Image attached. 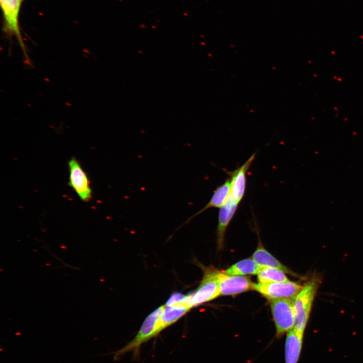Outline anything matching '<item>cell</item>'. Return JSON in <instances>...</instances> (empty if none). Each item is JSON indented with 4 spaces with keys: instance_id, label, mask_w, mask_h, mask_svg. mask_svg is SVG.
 Here are the masks:
<instances>
[{
    "instance_id": "obj_1",
    "label": "cell",
    "mask_w": 363,
    "mask_h": 363,
    "mask_svg": "<svg viewBox=\"0 0 363 363\" xmlns=\"http://www.w3.org/2000/svg\"><path fill=\"white\" fill-rule=\"evenodd\" d=\"M164 306L159 307L147 316L133 339L115 352L113 355L114 360L118 359L128 353H132L134 356L137 357L143 344L157 336L164 330L161 322Z\"/></svg>"
},
{
    "instance_id": "obj_2",
    "label": "cell",
    "mask_w": 363,
    "mask_h": 363,
    "mask_svg": "<svg viewBox=\"0 0 363 363\" xmlns=\"http://www.w3.org/2000/svg\"><path fill=\"white\" fill-rule=\"evenodd\" d=\"M319 286V281L313 278L308 281L294 298L293 310L294 314V330L301 338L304 337L312 306Z\"/></svg>"
},
{
    "instance_id": "obj_3",
    "label": "cell",
    "mask_w": 363,
    "mask_h": 363,
    "mask_svg": "<svg viewBox=\"0 0 363 363\" xmlns=\"http://www.w3.org/2000/svg\"><path fill=\"white\" fill-rule=\"evenodd\" d=\"M293 300L282 298L270 300V309L276 329V337L278 338L294 329Z\"/></svg>"
},
{
    "instance_id": "obj_4",
    "label": "cell",
    "mask_w": 363,
    "mask_h": 363,
    "mask_svg": "<svg viewBox=\"0 0 363 363\" xmlns=\"http://www.w3.org/2000/svg\"><path fill=\"white\" fill-rule=\"evenodd\" d=\"M202 268L204 275L199 285L195 291L188 294V303L191 308L213 300L221 295L215 277L216 270L204 266Z\"/></svg>"
},
{
    "instance_id": "obj_5",
    "label": "cell",
    "mask_w": 363,
    "mask_h": 363,
    "mask_svg": "<svg viewBox=\"0 0 363 363\" xmlns=\"http://www.w3.org/2000/svg\"><path fill=\"white\" fill-rule=\"evenodd\" d=\"M5 19V31L10 35L15 36L21 47L24 60L28 65L30 60L21 34L18 16L21 2L18 0H0Z\"/></svg>"
},
{
    "instance_id": "obj_6",
    "label": "cell",
    "mask_w": 363,
    "mask_h": 363,
    "mask_svg": "<svg viewBox=\"0 0 363 363\" xmlns=\"http://www.w3.org/2000/svg\"><path fill=\"white\" fill-rule=\"evenodd\" d=\"M244 195L230 190V193L224 204L219 209L216 229L217 243L219 250L222 249L225 234L233 218Z\"/></svg>"
},
{
    "instance_id": "obj_7",
    "label": "cell",
    "mask_w": 363,
    "mask_h": 363,
    "mask_svg": "<svg viewBox=\"0 0 363 363\" xmlns=\"http://www.w3.org/2000/svg\"><path fill=\"white\" fill-rule=\"evenodd\" d=\"M300 284L288 280L268 283H254V290L270 300L294 299L302 288Z\"/></svg>"
},
{
    "instance_id": "obj_8",
    "label": "cell",
    "mask_w": 363,
    "mask_h": 363,
    "mask_svg": "<svg viewBox=\"0 0 363 363\" xmlns=\"http://www.w3.org/2000/svg\"><path fill=\"white\" fill-rule=\"evenodd\" d=\"M69 186L83 202H89L92 197V190L89 177L80 163L75 157L68 161Z\"/></svg>"
},
{
    "instance_id": "obj_9",
    "label": "cell",
    "mask_w": 363,
    "mask_h": 363,
    "mask_svg": "<svg viewBox=\"0 0 363 363\" xmlns=\"http://www.w3.org/2000/svg\"><path fill=\"white\" fill-rule=\"evenodd\" d=\"M215 277L222 295H234L254 289V283L244 276L229 275L216 270Z\"/></svg>"
},
{
    "instance_id": "obj_10",
    "label": "cell",
    "mask_w": 363,
    "mask_h": 363,
    "mask_svg": "<svg viewBox=\"0 0 363 363\" xmlns=\"http://www.w3.org/2000/svg\"><path fill=\"white\" fill-rule=\"evenodd\" d=\"M230 190V179L228 176L225 182L217 187L207 204L198 212L194 213L188 219L185 223L189 222L197 216L207 210L212 208H220L225 203L229 196Z\"/></svg>"
},
{
    "instance_id": "obj_11",
    "label": "cell",
    "mask_w": 363,
    "mask_h": 363,
    "mask_svg": "<svg viewBox=\"0 0 363 363\" xmlns=\"http://www.w3.org/2000/svg\"><path fill=\"white\" fill-rule=\"evenodd\" d=\"M303 338L292 329L286 334L284 353L285 363H297L302 346Z\"/></svg>"
},
{
    "instance_id": "obj_12",
    "label": "cell",
    "mask_w": 363,
    "mask_h": 363,
    "mask_svg": "<svg viewBox=\"0 0 363 363\" xmlns=\"http://www.w3.org/2000/svg\"><path fill=\"white\" fill-rule=\"evenodd\" d=\"M252 258L261 267H270L279 269L285 273L295 275L286 266L283 265L271 254L267 251L261 244L253 253Z\"/></svg>"
},
{
    "instance_id": "obj_13",
    "label": "cell",
    "mask_w": 363,
    "mask_h": 363,
    "mask_svg": "<svg viewBox=\"0 0 363 363\" xmlns=\"http://www.w3.org/2000/svg\"><path fill=\"white\" fill-rule=\"evenodd\" d=\"M161 316V322L163 329L176 323L192 309L186 302L167 306L164 305Z\"/></svg>"
},
{
    "instance_id": "obj_14",
    "label": "cell",
    "mask_w": 363,
    "mask_h": 363,
    "mask_svg": "<svg viewBox=\"0 0 363 363\" xmlns=\"http://www.w3.org/2000/svg\"><path fill=\"white\" fill-rule=\"evenodd\" d=\"M261 268L252 258H247L236 262L222 271L229 275L244 276L257 274Z\"/></svg>"
},
{
    "instance_id": "obj_15",
    "label": "cell",
    "mask_w": 363,
    "mask_h": 363,
    "mask_svg": "<svg viewBox=\"0 0 363 363\" xmlns=\"http://www.w3.org/2000/svg\"><path fill=\"white\" fill-rule=\"evenodd\" d=\"M259 283H268L289 280L283 271L270 267H261L257 274Z\"/></svg>"
},
{
    "instance_id": "obj_16",
    "label": "cell",
    "mask_w": 363,
    "mask_h": 363,
    "mask_svg": "<svg viewBox=\"0 0 363 363\" xmlns=\"http://www.w3.org/2000/svg\"><path fill=\"white\" fill-rule=\"evenodd\" d=\"M188 299V294H185L180 292H175L170 295L165 305L169 306L184 302H186L189 304Z\"/></svg>"
},
{
    "instance_id": "obj_17",
    "label": "cell",
    "mask_w": 363,
    "mask_h": 363,
    "mask_svg": "<svg viewBox=\"0 0 363 363\" xmlns=\"http://www.w3.org/2000/svg\"><path fill=\"white\" fill-rule=\"evenodd\" d=\"M18 1H19L21 2H22V1H23V0H18Z\"/></svg>"
}]
</instances>
